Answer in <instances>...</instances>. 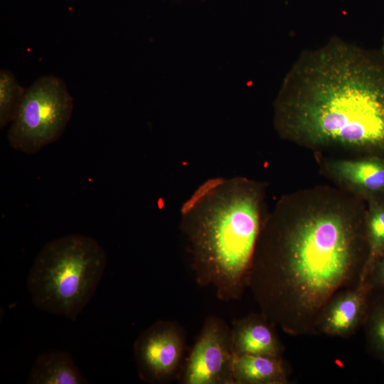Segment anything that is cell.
Masks as SVG:
<instances>
[{"label":"cell","mask_w":384,"mask_h":384,"mask_svg":"<svg viewBox=\"0 0 384 384\" xmlns=\"http://www.w3.org/2000/svg\"><path fill=\"white\" fill-rule=\"evenodd\" d=\"M365 281L369 284L373 294L384 296V253L377 259Z\"/></svg>","instance_id":"16"},{"label":"cell","mask_w":384,"mask_h":384,"mask_svg":"<svg viewBox=\"0 0 384 384\" xmlns=\"http://www.w3.org/2000/svg\"><path fill=\"white\" fill-rule=\"evenodd\" d=\"M107 266V255L91 237L70 234L44 245L27 278L34 306L75 321L90 302Z\"/></svg>","instance_id":"4"},{"label":"cell","mask_w":384,"mask_h":384,"mask_svg":"<svg viewBox=\"0 0 384 384\" xmlns=\"http://www.w3.org/2000/svg\"><path fill=\"white\" fill-rule=\"evenodd\" d=\"M234 384H287L289 374L282 357L235 355Z\"/></svg>","instance_id":"11"},{"label":"cell","mask_w":384,"mask_h":384,"mask_svg":"<svg viewBox=\"0 0 384 384\" xmlns=\"http://www.w3.org/2000/svg\"><path fill=\"white\" fill-rule=\"evenodd\" d=\"M366 236L368 257L360 282L366 280L377 259L384 253V197L366 202Z\"/></svg>","instance_id":"13"},{"label":"cell","mask_w":384,"mask_h":384,"mask_svg":"<svg viewBox=\"0 0 384 384\" xmlns=\"http://www.w3.org/2000/svg\"><path fill=\"white\" fill-rule=\"evenodd\" d=\"M363 326L370 352L384 365V296L372 293Z\"/></svg>","instance_id":"14"},{"label":"cell","mask_w":384,"mask_h":384,"mask_svg":"<svg viewBox=\"0 0 384 384\" xmlns=\"http://www.w3.org/2000/svg\"><path fill=\"white\" fill-rule=\"evenodd\" d=\"M185 348L180 325L158 321L144 330L134 343V357L140 378L147 383H163L178 369Z\"/></svg>","instance_id":"7"},{"label":"cell","mask_w":384,"mask_h":384,"mask_svg":"<svg viewBox=\"0 0 384 384\" xmlns=\"http://www.w3.org/2000/svg\"><path fill=\"white\" fill-rule=\"evenodd\" d=\"M366 202L335 186L282 196L257 242L248 287L262 314L292 336L316 335L338 292L357 285L368 257Z\"/></svg>","instance_id":"1"},{"label":"cell","mask_w":384,"mask_h":384,"mask_svg":"<svg viewBox=\"0 0 384 384\" xmlns=\"http://www.w3.org/2000/svg\"><path fill=\"white\" fill-rule=\"evenodd\" d=\"M267 182L244 176L210 178L181 208L180 230L197 284L224 302L248 287L257 240L269 210Z\"/></svg>","instance_id":"3"},{"label":"cell","mask_w":384,"mask_h":384,"mask_svg":"<svg viewBox=\"0 0 384 384\" xmlns=\"http://www.w3.org/2000/svg\"><path fill=\"white\" fill-rule=\"evenodd\" d=\"M71 355L65 351H52L39 355L29 374L31 384H85Z\"/></svg>","instance_id":"12"},{"label":"cell","mask_w":384,"mask_h":384,"mask_svg":"<svg viewBox=\"0 0 384 384\" xmlns=\"http://www.w3.org/2000/svg\"><path fill=\"white\" fill-rule=\"evenodd\" d=\"M273 123L314 156L384 159V49L334 36L304 50L274 100Z\"/></svg>","instance_id":"2"},{"label":"cell","mask_w":384,"mask_h":384,"mask_svg":"<svg viewBox=\"0 0 384 384\" xmlns=\"http://www.w3.org/2000/svg\"><path fill=\"white\" fill-rule=\"evenodd\" d=\"M26 88L23 87L16 76L9 70L0 71V127H5L14 120Z\"/></svg>","instance_id":"15"},{"label":"cell","mask_w":384,"mask_h":384,"mask_svg":"<svg viewBox=\"0 0 384 384\" xmlns=\"http://www.w3.org/2000/svg\"><path fill=\"white\" fill-rule=\"evenodd\" d=\"M372 297L367 281L336 293L324 306L316 325V334L348 338L363 326Z\"/></svg>","instance_id":"9"},{"label":"cell","mask_w":384,"mask_h":384,"mask_svg":"<svg viewBox=\"0 0 384 384\" xmlns=\"http://www.w3.org/2000/svg\"><path fill=\"white\" fill-rule=\"evenodd\" d=\"M321 174L334 186L366 202L384 197V159L373 156H314Z\"/></svg>","instance_id":"8"},{"label":"cell","mask_w":384,"mask_h":384,"mask_svg":"<svg viewBox=\"0 0 384 384\" xmlns=\"http://www.w3.org/2000/svg\"><path fill=\"white\" fill-rule=\"evenodd\" d=\"M231 329L220 318L205 321L185 363L183 384H234Z\"/></svg>","instance_id":"6"},{"label":"cell","mask_w":384,"mask_h":384,"mask_svg":"<svg viewBox=\"0 0 384 384\" xmlns=\"http://www.w3.org/2000/svg\"><path fill=\"white\" fill-rule=\"evenodd\" d=\"M382 46L381 48L384 49V34H383V39H382Z\"/></svg>","instance_id":"17"},{"label":"cell","mask_w":384,"mask_h":384,"mask_svg":"<svg viewBox=\"0 0 384 384\" xmlns=\"http://www.w3.org/2000/svg\"><path fill=\"white\" fill-rule=\"evenodd\" d=\"M73 110L65 82L47 75L26 89L7 134L9 145L26 154L38 153L63 133Z\"/></svg>","instance_id":"5"},{"label":"cell","mask_w":384,"mask_h":384,"mask_svg":"<svg viewBox=\"0 0 384 384\" xmlns=\"http://www.w3.org/2000/svg\"><path fill=\"white\" fill-rule=\"evenodd\" d=\"M274 328L261 313L235 320L230 329L234 354L282 357L284 346Z\"/></svg>","instance_id":"10"}]
</instances>
